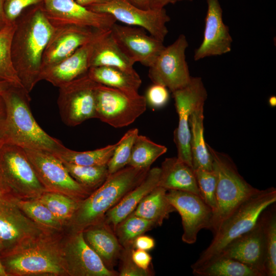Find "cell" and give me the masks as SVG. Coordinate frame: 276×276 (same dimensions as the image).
<instances>
[{"label":"cell","instance_id":"1","mask_svg":"<svg viewBox=\"0 0 276 276\" xmlns=\"http://www.w3.org/2000/svg\"><path fill=\"white\" fill-rule=\"evenodd\" d=\"M15 23L12 60L23 87L30 93L40 81L43 54L55 28L45 14L42 3L25 9Z\"/></svg>","mask_w":276,"mask_h":276},{"label":"cell","instance_id":"2","mask_svg":"<svg viewBox=\"0 0 276 276\" xmlns=\"http://www.w3.org/2000/svg\"><path fill=\"white\" fill-rule=\"evenodd\" d=\"M29 94L22 86L11 85L1 95L5 106V117L1 131L5 143L57 154L65 147L38 124L31 112Z\"/></svg>","mask_w":276,"mask_h":276},{"label":"cell","instance_id":"3","mask_svg":"<svg viewBox=\"0 0 276 276\" xmlns=\"http://www.w3.org/2000/svg\"><path fill=\"white\" fill-rule=\"evenodd\" d=\"M7 275H68L63 246L47 233L1 256Z\"/></svg>","mask_w":276,"mask_h":276},{"label":"cell","instance_id":"4","mask_svg":"<svg viewBox=\"0 0 276 276\" xmlns=\"http://www.w3.org/2000/svg\"><path fill=\"white\" fill-rule=\"evenodd\" d=\"M150 169L128 166L109 174L99 187L80 201L72 218L75 231H83L102 222L106 213L144 179Z\"/></svg>","mask_w":276,"mask_h":276},{"label":"cell","instance_id":"5","mask_svg":"<svg viewBox=\"0 0 276 276\" xmlns=\"http://www.w3.org/2000/svg\"><path fill=\"white\" fill-rule=\"evenodd\" d=\"M276 202V189L259 190L241 203L222 223L209 245L191 266L192 270L215 260L232 241L251 229L261 213Z\"/></svg>","mask_w":276,"mask_h":276},{"label":"cell","instance_id":"6","mask_svg":"<svg viewBox=\"0 0 276 276\" xmlns=\"http://www.w3.org/2000/svg\"><path fill=\"white\" fill-rule=\"evenodd\" d=\"M213 160L216 176V209L210 231L213 235L222 223L244 201L258 192L239 173L237 167L226 154L214 150L206 143Z\"/></svg>","mask_w":276,"mask_h":276},{"label":"cell","instance_id":"7","mask_svg":"<svg viewBox=\"0 0 276 276\" xmlns=\"http://www.w3.org/2000/svg\"><path fill=\"white\" fill-rule=\"evenodd\" d=\"M46 192L24 148L4 143L0 147V193L15 200L36 199Z\"/></svg>","mask_w":276,"mask_h":276},{"label":"cell","instance_id":"8","mask_svg":"<svg viewBox=\"0 0 276 276\" xmlns=\"http://www.w3.org/2000/svg\"><path fill=\"white\" fill-rule=\"evenodd\" d=\"M145 97L99 84L96 93V118L114 128L133 123L146 110Z\"/></svg>","mask_w":276,"mask_h":276},{"label":"cell","instance_id":"9","mask_svg":"<svg viewBox=\"0 0 276 276\" xmlns=\"http://www.w3.org/2000/svg\"><path fill=\"white\" fill-rule=\"evenodd\" d=\"M35 172L46 191L61 193L79 200L91 194V190L75 180L61 160L50 151L24 149Z\"/></svg>","mask_w":276,"mask_h":276},{"label":"cell","instance_id":"10","mask_svg":"<svg viewBox=\"0 0 276 276\" xmlns=\"http://www.w3.org/2000/svg\"><path fill=\"white\" fill-rule=\"evenodd\" d=\"M98 84L86 73L59 87L57 104L61 119L65 125L76 126L96 118Z\"/></svg>","mask_w":276,"mask_h":276},{"label":"cell","instance_id":"11","mask_svg":"<svg viewBox=\"0 0 276 276\" xmlns=\"http://www.w3.org/2000/svg\"><path fill=\"white\" fill-rule=\"evenodd\" d=\"M178 117V123L174 132L177 149V158L193 168L191 151L189 119L192 112L204 104L207 91L200 77H192L184 87L172 93Z\"/></svg>","mask_w":276,"mask_h":276},{"label":"cell","instance_id":"12","mask_svg":"<svg viewBox=\"0 0 276 276\" xmlns=\"http://www.w3.org/2000/svg\"><path fill=\"white\" fill-rule=\"evenodd\" d=\"M47 233V228L28 217L14 199L0 195L1 256Z\"/></svg>","mask_w":276,"mask_h":276},{"label":"cell","instance_id":"13","mask_svg":"<svg viewBox=\"0 0 276 276\" xmlns=\"http://www.w3.org/2000/svg\"><path fill=\"white\" fill-rule=\"evenodd\" d=\"M93 11L109 14L116 21L126 25L138 27L148 31L150 35L164 42L168 33L166 24L170 21L166 9H143L126 0H111L100 5L87 7Z\"/></svg>","mask_w":276,"mask_h":276},{"label":"cell","instance_id":"14","mask_svg":"<svg viewBox=\"0 0 276 276\" xmlns=\"http://www.w3.org/2000/svg\"><path fill=\"white\" fill-rule=\"evenodd\" d=\"M188 45L185 35L180 34L173 43L164 48L149 67L148 76L154 84L164 85L173 93L190 82L192 77L185 54Z\"/></svg>","mask_w":276,"mask_h":276},{"label":"cell","instance_id":"15","mask_svg":"<svg viewBox=\"0 0 276 276\" xmlns=\"http://www.w3.org/2000/svg\"><path fill=\"white\" fill-rule=\"evenodd\" d=\"M167 196L181 217L184 243L194 244L200 230L211 229L213 211L200 196L175 190H167Z\"/></svg>","mask_w":276,"mask_h":276},{"label":"cell","instance_id":"16","mask_svg":"<svg viewBox=\"0 0 276 276\" xmlns=\"http://www.w3.org/2000/svg\"><path fill=\"white\" fill-rule=\"evenodd\" d=\"M42 6L54 28L74 25L108 30L117 21L111 15L90 10L76 0H43Z\"/></svg>","mask_w":276,"mask_h":276},{"label":"cell","instance_id":"17","mask_svg":"<svg viewBox=\"0 0 276 276\" xmlns=\"http://www.w3.org/2000/svg\"><path fill=\"white\" fill-rule=\"evenodd\" d=\"M68 275L119 276L108 268L86 242L83 231H76L63 246Z\"/></svg>","mask_w":276,"mask_h":276},{"label":"cell","instance_id":"18","mask_svg":"<svg viewBox=\"0 0 276 276\" xmlns=\"http://www.w3.org/2000/svg\"><path fill=\"white\" fill-rule=\"evenodd\" d=\"M111 36L136 63L149 67L164 49L163 41L146 34L143 28L114 23L110 28Z\"/></svg>","mask_w":276,"mask_h":276},{"label":"cell","instance_id":"19","mask_svg":"<svg viewBox=\"0 0 276 276\" xmlns=\"http://www.w3.org/2000/svg\"><path fill=\"white\" fill-rule=\"evenodd\" d=\"M104 30L74 25L55 28L43 54L41 70L70 56Z\"/></svg>","mask_w":276,"mask_h":276},{"label":"cell","instance_id":"20","mask_svg":"<svg viewBox=\"0 0 276 276\" xmlns=\"http://www.w3.org/2000/svg\"><path fill=\"white\" fill-rule=\"evenodd\" d=\"M221 257L236 260L257 270L262 276H266V246L261 215L251 229L227 244L216 259Z\"/></svg>","mask_w":276,"mask_h":276},{"label":"cell","instance_id":"21","mask_svg":"<svg viewBox=\"0 0 276 276\" xmlns=\"http://www.w3.org/2000/svg\"><path fill=\"white\" fill-rule=\"evenodd\" d=\"M206 3L203 38L200 45L195 50V61L225 54L232 50L233 38L228 27L223 21V11L219 0H206Z\"/></svg>","mask_w":276,"mask_h":276},{"label":"cell","instance_id":"22","mask_svg":"<svg viewBox=\"0 0 276 276\" xmlns=\"http://www.w3.org/2000/svg\"><path fill=\"white\" fill-rule=\"evenodd\" d=\"M100 34L67 57L43 68L40 74V81L45 80L59 88L86 74L89 68V59L95 41Z\"/></svg>","mask_w":276,"mask_h":276},{"label":"cell","instance_id":"23","mask_svg":"<svg viewBox=\"0 0 276 276\" xmlns=\"http://www.w3.org/2000/svg\"><path fill=\"white\" fill-rule=\"evenodd\" d=\"M160 173V167L150 169L144 179L106 213L104 222L114 231L117 225L133 212L142 199L158 186Z\"/></svg>","mask_w":276,"mask_h":276},{"label":"cell","instance_id":"24","mask_svg":"<svg viewBox=\"0 0 276 276\" xmlns=\"http://www.w3.org/2000/svg\"><path fill=\"white\" fill-rule=\"evenodd\" d=\"M135 62L125 52L110 34L104 30L96 39L89 59V68L110 66L129 73H136Z\"/></svg>","mask_w":276,"mask_h":276},{"label":"cell","instance_id":"25","mask_svg":"<svg viewBox=\"0 0 276 276\" xmlns=\"http://www.w3.org/2000/svg\"><path fill=\"white\" fill-rule=\"evenodd\" d=\"M83 235L86 242L105 266L113 270L123 247L112 228L103 220L83 231Z\"/></svg>","mask_w":276,"mask_h":276},{"label":"cell","instance_id":"26","mask_svg":"<svg viewBox=\"0 0 276 276\" xmlns=\"http://www.w3.org/2000/svg\"><path fill=\"white\" fill-rule=\"evenodd\" d=\"M160 169L158 186L167 190L191 192L200 197L194 171L191 166L177 157H168L163 162Z\"/></svg>","mask_w":276,"mask_h":276},{"label":"cell","instance_id":"27","mask_svg":"<svg viewBox=\"0 0 276 276\" xmlns=\"http://www.w3.org/2000/svg\"><path fill=\"white\" fill-rule=\"evenodd\" d=\"M204 105L197 107L189 119L190 146L193 169L213 170V160L204 136Z\"/></svg>","mask_w":276,"mask_h":276},{"label":"cell","instance_id":"28","mask_svg":"<svg viewBox=\"0 0 276 276\" xmlns=\"http://www.w3.org/2000/svg\"><path fill=\"white\" fill-rule=\"evenodd\" d=\"M167 190L157 186L145 196L131 213L161 226L171 213L176 212L167 196Z\"/></svg>","mask_w":276,"mask_h":276},{"label":"cell","instance_id":"29","mask_svg":"<svg viewBox=\"0 0 276 276\" xmlns=\"http://www.w3.org/2000/svg\"><path fill=\"white\" fill-rule=\"evenodd\" d=\"M87 74L99 84L128 92L138 93L142 84V80L137 72L129 73L113 67H91Z\"/></svg>","mask_w":276,"mask_h":276},{"label":"cell","instance_id":"30","mask_svg":"<svg viewBox=\"0 0 276 276\" xmlns=\"http://www.w3.org/2000/svg\"><path fill=\"white\" fill-rule=\"evenodd\" d=\"M195 276H262L246 265L228 257H219L208 264L192 270Z\"/></svg>","mask_w":276,"mask_h":276},{"label":"cell","instance_id":"31","mask_svg":"<svg viewBox=\"0 0 276 276\" xmlns=\"http://www.w3.org/2000/svg\"><path fill=\"white\" fill-rule=\"evenodd\" d=\"M15 29V22L8 24L0 30V81L22 86L13 66L11 56L12 41Z\"/></svg>","mask_w":276,"mask_h":276},{"label":"cell","instance_id":"32","mask_svg":"<svg viewBox=\"0 0 276 276\" xmlns=\"http://www.w3.org/2000/svg\"><path fill=\"white\" fill-rule=\"evenodd\" d=\"M167 151L166 146L155 143L145 136L138 134L133 143L128 166L150 169L151 165Z\"/></svg>","mask_w":276,"mask_h":276},{"label":"cell","instance_id":"33","mask_svg":"<svg viewBox=\"0 0 276 276\" xmlns=\"http://www.w3.org/2000/svg\"><path fill=\"white\" fill-rule=\"evenodd\" d=\"M117 143L103 148L87 151H76L65 148L57 154L63 162L82 166L107 165Z\"/></svg>","mask_w":276,"mask_h":276},{"label":"cell","instance_id":"34","mask_svg":"<svg viewBox=\"0 0 276 276\" xmlns=\"http://www.w3.org/2000/svg\"><path fill=\"white\" fill-rule=\"evenodd\" d=\"M275 203L261 214L266 252V276L276 275V207Z\"/></svg>","mask_w":276,"mask_h":276},{"label":"cell","instance_id":"35","mask_svg":"<svg viewBox=\"0 0 276 276\" xmlns=\"http://www.w3.org/2000/svg\"><path fill=\"white\" fill-rule=\"evenodd\" d=\"M153 221L132 214L120 222L114 231L123 247L132 246L134 239L156 227Z\"/></svg>","mask_w":276,"mask_h":276},{"label":"cell","instance_id":"36","mask_svg":"<svg viewBox=\"0 0 276 276\" xmlns=\"http://www.w3.org/2000/svg\"><path fill=\"white\" fill-rule=\"evenodd\" d=\"M36 199L61 221L72 218L81 201L61 193L48 191Z\"/></svg>","mask_w":276,"mask_h":276},{"label":"cell","instance_id":"37","mask_svg":"<svg viewBox=\"0 0 276 276\" xmlns=\"http://www.w3.org/2000/svg\"><path fill=\"white\" fill-rule=\"evenodd\" d=\"M63 163L75 180L90 190L99 187L109 175L107 165L82 166Z\"/></svg>","mask_w":276,"mask_h":276},{"label":"cell","instance_id":"38","mask_svg":"<svg viewBox=\"0 0 276 276\" xmlns=\"http://www.w3.org/2000/svg\"><path fill=\"white\" fill-rule=\"evenodd\" d=\"M21 210L39 225L50 229L60 230L62 221L38 199H14Z\"/></svg>","mask_w":276,"mask_h":276},{"label":"cell","instance_id":"39","mask_svg":"<svg viewBox=\"0 0 276 276\" xmlns=\"http://www.w3.org/2000/svg\"><path fill=\"white\" fill-rule=\"evenodd\" d=\"M138 134V129H131L117 142L113 154L107 164L109 174L114 173L128 165L133 143Z\"/></svg>","mask_w":276,"mask_h":276},{"label":"cell","instance_id":"40","mask_svg":"<svg viewBox=\"0 0 276 276\" xmlns=\"http://www.w3.org/2000/svg\"><path fill=\"white\" fill-rule=\"evenodd\" d=\"M200 197L212 209H216V176L214 171L202 169H194Z\"/></svg>","mask_w":276,"mask_h":276},{"label":"cell","instance_id":"41","mask_svg":"<svg viewBox=\"0 0 276 276\" xmlns=\"http://www.w3.org/2000/svg\"><path fill=\"white\" fill-rule=\"evenodd\" d=\"M132 246L123 247L119 259L120 260L119 276H152L154 273L152 269L145 270L139 267L131 257Z\"/></svg>","mask_w":276,"mask_h":276},{"label":"cell","instance_id":"42","mask_svg":"<svg viewBox=\"0 0 276 276\" xmlns=\"http://www.w3.org/2000/svg\"><path fill=\"white\" fill-rule=\"evenodd\" d=\"M43 0H4V8L8 24L14 23L27 8L40 4Z\"/></svg>","mask_w":276,"mask_h":276},{"label":"cell","instance_id":"43","mask_svg":"<svg viewBox=\"0 0 276 276\" xmlns=\"http://www.w3.org/2000/svg\"><path fill=\"white\" fill-rule=\"evenodd\" d=\"M145 97L147 103L150 106L154 108H159L168 103L169 93L165 86L153 83L147 89Z\"/></svg>","mask_w":276,"mask_h":276},{"label":"cell","instance_id":"44","mask_svg":"<svg viewBox=\"0 0 276 276\" xmlns=\"http://www.w3.org/2000/svg\"><path fill=\"white\" fill-rule=\"evenodd\" d=\"M131 257L133 262L140 268L145 270H150L152 257L147 251L132 248Z\"/></svg>","mask_w":276,"mask_h":276},{"label":"cell","instance_id":"45","mask_svg":"<svg viewBox=\"0 0 276 276\" xmlns=\"http://www.w3.org/2000/svg\"><path fill=\"white\" fill-rule=\"evenodd\" d=\"M155 245V240L153 238L143 234L134 239L132 247L135 249L148 251L152 250L154 247Z\"/></svg>","mask_w":276,"mask_h":276},{"label":"cell","instance_id":"46","mask_svg":"<svg viewBox=\"0 0 276 276\" xmlns=\"http://www.w3.org/2000/svg\"><path fill=\"white\" fill-rule=\"evenodd\" d=\"M193 1V0H152L151 5V8H163L165 7V6L170 4H174L177 2L182 1L192 2Z\"/></svg>","mask_w":276,"mask_h":276},{"label":"cell","instance_id":"47","mask_svg":"<svg viewBox=\"0 0 276 276\" xmlns=\"http://www.w3.org/2000/svg\"><path fill=\"white\" fill-rule=\"evenodd\" d=\"M129 3L143 9L151 8L152 0H126Z\"/></svg>","mask_w":276,"mask_h":276},{"label":"cell","instance_id":"48","mask_svg":"<svg viewBox=\"0 0 276 276\" xmlns=\"http://www.w3.org/2000/svg\"><path fill=\"white\" fill-rule=\"evenodd\" d=\"M111 0H76L81 5L85 7L106 3Z\"/></svg>","mask_w":276,"mask_h":276},{"label":"cell","instance_id":"49","mask_svg":"<svg viewBox=\"0 0 276 276\" xmlns=\"http://www.w3.org/2000/svg\"><path fill=\"white\" fill-rule=\"evenodd\" d=\"M8 24L4 8V0H0V30Z\"/></svg>","mask_w":276,"mask_h":276},{"label":"cell","instance_id":"50","mask_svg":"<svg viewBox=\"0 0 276 276\" xmlns=\"http://www.w3.org/2000/svg\"><path fill=\"white\" fill-rule=\"evenodd\" d=\"M5 117V106L2 97L0 95V124Z\"/></svg>","mask_w":276,"mask_h":276},{"label":"cell","instance_id":"51","mask_svg":"<svg viewBox=\"0 0 276 276\" xmlns=\"http://www.w3.org/2000/svg\"><path fill=\"white\" fill-rule=\"evenodd\" d=\"M12 84L5 81H0V95L2 94Z\"/></svg>","mask_w":276,"mask_h":276},{"label":"cell","instance_id":"52","mask_svg":"<svg viewBox=\"0 0 276 276\" xmlns=\"http://www.w3.org/2000/svg\"><path fill=\"white\" fill-rule=\"evenodd\" d=\"M268 103L270 106L274 107L276 105V97L272 96L269 97Z\"/></svg>","mask_w":276,"mask_h":276},{"label":"cell","instance_id":"53","mask_svg":"<svg viewBox=\"0 0 276 276\" xmlns=\"http://www.w3.org/2000/svg\"><path fill=\"white\" fill-rule=\"evenodd\" d=\"M0 276H7L5 270L3 268V266L1 263V249H0Z\"/></svg>","mask_w":276,"mask_h":276},{"label":"cell","instance_id":"54","mask_svg":"<svg viewBox=\"0 0 276 276\" xmlns=\"http://www.w3.org/2000/svg\"><path fill=\"white\" fill-rule=\"evenodd\" d=\"M2 122L0 124V147L4 144L5 143V142L4 141V139L2 135L1 131V126L2 123Z\"/></svg>","mask_w":276,"mask_h":276},{"label":"cell","instance_id":"55","mask_svg":"<svg viewBox=\"0 0 276 276\" xmlns=\"http://www.w3.org/2000/svg\"><path fill=\"white\" fill-rule=\"evenodd\" d=\"M1 195V193H0V195Z\"/></svg>","mask_w":276,"mask_h":276}]
</instances>
